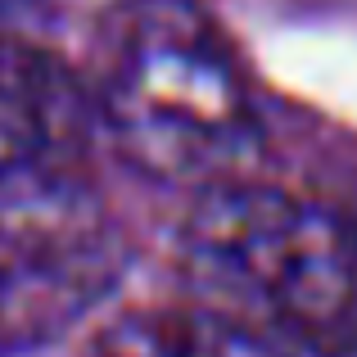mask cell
<instances>
[{
  "label": "cell",
  "mask_w": 357,
  "mask_h": 357,
  "mask_svg": "<svg viewBox=\"0 0 357 357\" xmlns=\"http://www.w3.org/2000/svg\"><path fill=\"white\" fill-rule=\"evenodd\" d=\"M100 114L118 154L167 185L240 181L262 140L244 63L199 0H118L100 36Z\"/></svg>",
  "instance_id": "obj_1"
},
{
  "label": "cell",
  "mask_w": 357,
  "mask_h": 357,
  "mask_svg": "<svg viewBox=\"0 0 357 357\" xmlns=\"http://www.w3.org/2000/svg\"><path fill=\"white\" fill-rule=\"evenodd\" d=\"M181 258L204 303L317 357H357V222L262 181L195 195Z\"/></svg>",
  "instance_id": "obj_2"
},
{
  "label": "cell",
  "mask_w": 357,
  "mask_h": 357,
  "mask_svg": "<svg viewBox=\"0 0 357 357\" xmlns=\"http://www.w3.org/2000/svg\"><path fill=\"white\" fill-rule=\"evenodd\" d=\"M105 357H289L276 335L208 303L140 307L109 326Z\"/></svg>",
  "instance_id": "obj_3"
},
{
  "label": "cell",
  "mask_w": 357,
  "mask_h": 357,
  "mask_svg": "<svg viewBox=\"0 0 357 357\" xmlns=\"http://www.w3.org/2000/svg\"><path fill=\"white\" fill-rule=\"evenodd\" d=\"M96 294L54 276V271L27 262L0 240V353H14L18 344H32L63 317H77Z\"/></svg>",
  "instance_id": "obj_4"
},
{
  "label": "cell",
  "mask_w": 357,
  "mask_h": 357,
  "mask_svg": "<svg viewBox=\"0 0 357 357\" xmlns=\"http://www.w3.org/2000/svg\"><path fill=\"white\" fill-rule=\"evenodd\" d=\"M353 222H357V213H353Z\"/></svg>",
  "instance_id": "obj_5"
}]
</instances>
